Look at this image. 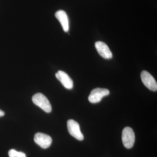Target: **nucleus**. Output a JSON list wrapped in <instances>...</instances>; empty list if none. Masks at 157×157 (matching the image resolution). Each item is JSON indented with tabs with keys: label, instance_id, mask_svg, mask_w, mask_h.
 <instances>
[{
	"label": "nucleus",
	"instance_id": "1",
	"mask_svg": "<svg viewBox=\"0 0 157 157\" xmlns=\"http://www.w3.org/2000/svg\"><path fill=\"white\" fill-rule=\"evenodd\" d=\"M33 102L46 113L52 111V106L47 98L41 93L35 94L32 98Z\"/></svg>",
	"mask_w": 157,
	"mask_h": 157
},
{
	"label": "nucleus",
	"instance_id": "2",
	"mask_svg": "<svg viewBox=\"0 0 157 157\" xmlns=\"http://www.w3.org/2000/svg\"><path fill=\"white\" fill-rule=\"evenodd\" d=\"M122 140L126 148L130 149L133 147L135 142V134L132 128L126 127L123 129Z\"/></svg>",
	"mask_w": 157,
	"mask_h": 157
},
{
	"label": "nucleus",
	"instance_id": "3",
	"mask_svg": "<svg viewBox=\"0 0 157 157\" xmlns=\"http://www.w3.org/2000/svg\"><path fill=\"white\" fill-rule=\"evenodd\" d=\"M109 90L107 89L97 88L91 92L89 96V101L93 104L99 103L102 98L105 96L109 95Z\"/></svg>",
	"mask_w": 157,
	"mask_h": 157
},
{
	"label": "nucleus",
	"instance_id": "4",
	"mask_svg": "<svg viewBox=\"0 0 157 157\" xmlns=\"http://www.w3.org/2000/svg\"><path fill=\"white\" fill-rule=\"evenodd\" d=\"M68 132L73 137L79 140L84 139V136L80 131L79 124L73 120H69L67 121Z\"/></svg>",
	"mask_w": 157,
	"mask_h": 157
},
{
	"label": "nucleus",
	"instance_id": "5",
	"mask_svg": "<svg viewBox=\"0 0 157 157\" xmlns=\"http://www.w3.org/2000/svg\"><path fill=\"white\" fill-rule=\"evenodd\" d=\"M141 80L144 84L151 90L156 91L157 83L155 79L151 74L147 71L144 70L140 74Z\"/></svg>",
	"mask_w": 157,
	"mask_h": 157
},
{
	"label": "nucleus",
	"instance_id": "6",
	"mask_svg": "<svg viewBox=\"0 0 157 157\" xmlns=\"http://www.w3.org/2000/svg\"><path fill=\"white\" fill-rule=\"evenodd\" d=\"M34 141L42 148L46 149L50 146L52 139L49 135L42 133H37L35 135Z\"/></svg>",
	"mask_w": 157,
	"mask_h": 157
},
{
	"label": "nucleus",
	"instance_id": "7",
	"mask_svg": "<svg viewBox=\"0 0 157 157\" xmlns=\"http://www.w3.org/2000/svg\"><path fill=\"white\" fill-rule=\"evenodd\" d=\"M95 45L97 51L101 57L105 59L112 58V52L105 43L101 41H98L96 42Z\"/></svg>",
	"mask_w": 157,
	"mask_h": 157
},
{
	"label": "nucleus",
	"instance_id": "8",
	"mask_svg": "<svg viewBox=\"0 0 157 157\" xmlns=\"http://www.w3.org/2000/svg\"><path fill=\"white\" fill-rule=\"evenodd\" d=\"M56 76L66 89L70 90L73 88V80L67 73L61 70H59L56 74Z\"/></svg>",
	"mask_w": 157,
	"mask_h": 157
},
{
	"label": "nucleus",
	"instance_id": "9",
	"mask_svg": "<svg viewBox=\"0 0 157 157\" xmlns=\"http://www.w3.org/2000/svg\"><path fill=\"white\" fill-rule=\"evenodd\" d=\"M55 16L60 23L64 31L67 32L69 30V22L66 12L63 10H59L55 13Z\"/></svg>",
	"mask_w": 157,
	"mask_h": 157
},
{
	"label": "nucleus",
	"instance_id": "10",
	"mask_svg": "<svg viewBox=\"0 0 157 157\" xmlns=\"http://www.w3.org/2000/svg\"><path fill=\"white\" fill-rule=\"evenodd\" d=\"M9 157H26V155L22 152H18L15 150L11 149L9 151Z\"/></svg>",
	"mask_w": 157,
	"mask_h": 157
},
{
	"label": "nucleus",
	"instance_id": "11",
	"mask_svg": "<svg viewBox=\"0 0 157 157\" xmlns=\"http://www.w3.org/2000/svg\"><path fill=\"white\" fill-rule=\"evenodd\" d=\"M4 115H5V113L2 110L0 109V117L3 116Z\"/></svg>",
	"mask_w": 157,
	"mask_h": 157
}]
</instances>
